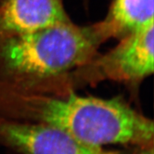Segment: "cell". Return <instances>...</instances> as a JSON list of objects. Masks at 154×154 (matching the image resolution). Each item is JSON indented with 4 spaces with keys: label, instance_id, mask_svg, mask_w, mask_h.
<instances>
[{
    "label": "cell",
    "instance_id": "52a82bcc",
    "mask_svg": "<svg viewBox=\"0 0 154 154\" xmlns=\"http://www.w3.org/2000/svg\"><path fill=\"white\" fill-rule=\"evenodd\" d=\"M138 150L136 154H154L153 146H147V147H142L138 148Z\"/></svg>",
    "mask_w": 154,
    "mask_h": 154
},
{
    "label": "cell",
    "instance_id": "3957f363",
    "mask_svg": "<svg viewBox=\"0 0 154 154\" xmlns=\"http://www.w3.org/2000/svg\"><path fill=\"white\" fill-rule=\"evenodd\" d=\"M154 70V23L119 39L113 48L97 54L68 75L65 85L75 90L112 81L137 87Z\"/></svg>",
    "mask_w": 154,
    "mask_h": 154
},
{
    "label": "cell",
    "instance_id": "277c9868",
    "mask_svg": "<svg viewBox=\"0 0 154 154\" xmlns=\"http://www.w3.org/2000/svg\"><path fill=\"white\" fill-rule=\"evenodd\" d=\"M0 144L21 154H120L87 146L54 126L3 117Z\"/></svg>",
    "mask_w": 154,
    "mask_h": 154
},
{
    "label": "cell",
    "instance_id": "5b68a950",
    "mask_svg": "<svg viewBox=\"0 0 154 154\" xmlns=\"http://www.w3.org/2000/svg\"><path fill=\"white\" fill-rule=\"evenodd\" d=\"M70 20L62 0H0V42Z\"/></svg>",
    "mask_w": 154,
    "mask_h": 154
},
{
    "label": "cell",
    "instance_id": "8992f818",
    "mask_svg": "<svg viewBox=\"0 0 154 154\" xmlns=\"http://www.w3.org/2000/svg\"><path fill=\"white\" fill-rule=\"evenodd\" d=\"M154 23V0H112L106 17L97 22L104 41L120 39Z\"/></svg>",
    "mask_w": 154,
    "mask_h": 154
},
{
    "label": "cell",
    "instance_id": "7a4b0ae2",
    "mask_svg": "<svg viewBox=\"0 0 154 154\" xmlns=\"http://www.w3.org/2000/svg\"><path fill=\"white\" fill-rule=\"evenodd\" d=\"M104 43L96 23L80 26L72 20L4 39L0 42V87L62 85Z\"/></svg>",
    "mask_w": 154,
    "mask_h": 154
},
{
    "label": "cell",
    "instance_id": "6da1fadb",
    "mask_svg": "<svg viewBox=\"0 0 154 154\" xmlns=\"http://www.w3.org/2000/svg\"><path fill=\"white\" fill-rule=\"evenodd\" d=\"M0 117L62 129L87 146H153V121L120 97L0 87Z\"/></svg>",
    "mask_w": 154,
    "mask_h": 154
}]
</instances>
